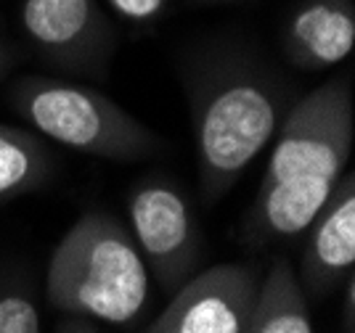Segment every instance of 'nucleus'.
I'll return each instance as SVG.
<instances>
[{
	"label": "nucleus",
	"mask_w": 355,
	"mask_h": 333,
	"mask_svg": "<svg viewBox=\"0 0 355 333\" xmlns=\"http://www.w3.org/2000/svg\"><path fill=\"white\" fill-rule=\"evenodd\" d=\"M186 85L202 201L218 204L276 138L292 106L289 85L241 51L193 61Z\"/></svg>",
	"instance_id": "1"
},
{
	"label": "nucleus",
	"mask_w": 355,
	"mask_h": 333,
	"mask_svg": "<svg viewBox=\"0 0 355 333\" xmlns=\"http://www.w3.org/2000/svg\"><path fill=\"white\" fill-rule=\"evenodd\" d=\"M45 294L67 315L130 325L151 299V273L130 231L114 215L90 209L53 249Z\"/></svg>",
	"instance_id": "2"
},
{
	"label": "nucleus",
	"mask_w": 355,
	"mask_h": 333,
	"mask_svg": "<svg viewBox=\"0 0 355 333\" xmlns=\"http://www.w3.org/2000/svg\"><path fill=\"white\" fill-rule=\"evenodd\" d=\"M8 101L40 138L109 161H141L162 141L101 90L30 74L14 82Z\"/></svg>",
	"instance_id": "3"
},
{
	"label": "nucleus",
	"mask_w": 355,
	"mask_h": 333,
	"mask_svg": "<svg viewBox=\"0 0 355 333\" xmlns=\"http://www.w3.org/2000/svg\"><path fill=\"white\" fill-rule=\"evenodd\" d=\"M355 132L353 87L334 77L289 106L260 186H273L297 174L345 172Z\"/></svg>",
	"instance_id": "4"
},
{
	"label": "nucleus",
	"mask_w": 355,
	"mask_h": 333,
	"mask_svg": "<svg viewBox=\"0 0 355 333\" xmlns=\"http://www.w3.org/2000/svg\"><path fill=\"white\" fill-rule=\"evenodd\" d=\"M130 235L151 278L162 291L175 294L196 276L205 235L186 193L164 174L138 180L128 193Z\"/></svg>",
	"instance_id": "5"
},
{
	"label": "nucleus",
	"mask_w": 355,
	"mask_h": 333,
	"mask_svg": "<svg viewBox=\"0 0 355 333\" xmlns=\"http://www.w3.org/2000/svg\"><path fill=\"white\" fill-rule=\"evenodd\" d=\"M21 29L35 51L69 74L101 77L117 35L98 0H21Z\"/></svg>",
	"instance_id": "6"
},
{
	"label": "nucleus",
	"mask_w": 355,
	"mask_h": 333,
	"mask_svg": "<svg viewBox=\"0 0 355 333\" xmlns=\"http://www.w3.org/2000/svg\"><path fill=\"white\" fill-rule=\"evenodd\" d=\"M257 286L252 264H215L189 278L141 333H247Z\"/></svg>",
	"instance_id": "7"
},
{
	"label": "nucleus",
	"mask_w": 355,
	"mask_h": 333,
	"mask_svg": "<svg viewBox=\"0 0 355 333\" xmlns=\"http://www.w3.org/2000/svg\"><path fill=\"white\" fill-rule=\"evenodd\" d=\"M300 262V286L311 299H324L355 270V177L342 172L326 206L308 228Z\"/></svg>",
	"instance_id": "8"
},
{
	"label": "nucleus",
	"mask_w": 355,
	"mask_h": 333,
	"mask_svg": "<svg viewBox=\"0 0 355 333\" xmlns=\"http://www.w3.org/2000/svg\"><path fill=\"white\" fill-rule=\"evenodd\" d=\"M282 45L292 66L305 72L342 64L355 48V3L300 0L284 21Z\"/></svg>",
	"instance_id": "9"
},
{
	"label": "nucleus",
	"mask_w": 355,
	"mask_h": 333,
	"mask_svg": "<svg viewBox=\"0 0 355 333\" xmlns=\"http://www.w3.org/2000/svg\"><path fill=\"white\" fill-rule=\"evenodd\" d=\"M337 180L334 174H297L273 186H260L244 217L247 241L268 246L302 235L326 206Z\"/></svg>",
	"instance_id": "10"
},
{
	"label": "nucleus",
	"mask_w": 355,
	"mask_h": 333,
	"mask_svg": "<svg viewBox=\"0 0 355 333\" xmlns=\"http://www.w3.org/2000/svg\"><path fill=\"white\" fill-rule=\"evenodd\" d=\"M247 333H313L308 296L289 260L279 257L260 278Z\"/></svg>",
	"instance_id": "11"
},
{
	"label": "nucleus",
	"mask_w": 355,
	"mask_h": 333,
	"mask_svg": "<svg viewBox=\"0 0 355 333\" xmlns=\"http://www.w3.org/2000/svg\"><path fill=\"white\" fill-rule=\"evenodd\" d=\"M51 172L53 156L37 132L0 125V201L37 190Z\"/></svg>",
	"instance_id": "12"
},
{
	"label": "nucleus",
	"mask_w": 355,
	"mask_h": 333,
	"mask_svg": "<svg viewBox=\"0 0 355 333\" xmlns=\"http://www.w3.org/2000/svg\"><path fill=\"white\" fill-rule=\"evenodd\" d=\"M43 320L32 294L21 283H0V333H40Z\"/></svg>",
	"instance_id": "13"
},
{
	"label": "nucleus",
	"mask_w": 355,
	"mask_h": 333,
	"mask_svg": "<svg viewBox=\"0 0 355 333\" xmlns=\"http://www.w3.org/2000/svg\"><path fill=\"white\" fill-rule=\"evenodd\" d=\"M106 6L128 24L154 27L170 11L173 0H106Z\"/></svg>",
	"instance_id": "14"
},
{
	"label": "nucleus",
	"mask_w": 355,
	"mask_h": 333,
	"mask_svg": "<svg viewBox=\"0 0 355 333\" xmlns=\"http://www.w3.org/2000/svg\"><path fill=\"white\" fill-rule=\"evenodd\" d=\"M342 289H345V299H342L345 328H347V333H353V325H355V270L342 280Z\"/></svg>",
	"instance_id": "15"
},
{
	"label": "nucleus",
	"mask_w": 355,
	"mask_h": 333,
	"mask_svg": "<svg viewBox=\"0 0 355 333\" xmlns=\"http://www.w3.org/2000/svg\"><path fill=\"white\" fill-rule=\"evenodd\" d=\"M3 24V21H0ZM14 64H16V48L14 43L3 35V29H0V82L6 80V74L14 69Z\"/></svg>",
	"instance_id": "16"
},
{
	"label": "nucleus",
	"mask_w": 355,
	"mask_h": 333,
	"mask_svg": "<svg viewBox=\"0 0 355 333\" xmlns=\"http://www.w3.org/2000/svg\"><path fill=\"white\" fill-rule=\"evenodd\" d=\"M56 333H98V328L90 323L88 318H77V315H69L67 320H61Z\"/></svg>",
	"instance_id": "17"
},
{
	"label": "nucleus",
	"mask_w": 355,
	"mask_h": 333,
	"mask_svg": "<svg viewBox=\"0 0 355 333\" xmlns=\"http://www.w3.org/2000/svg\"><path fill=\"white\" fill-rule=\"evenodd\" d=\"M193 3H202V6H225V3H239V0H193Z\"/></svg>",
	"instance_id": "18"
}]
</instances>
